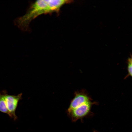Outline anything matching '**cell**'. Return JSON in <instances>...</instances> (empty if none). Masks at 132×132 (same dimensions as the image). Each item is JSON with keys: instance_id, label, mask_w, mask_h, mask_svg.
Wrapping results in <instances>:
<instances>
[{"instance_id": "obj_2", "label": "cell", "mask_w": 132, "mask_h": 132, "mask_svg": "<svg viewBox=\"0 0 132 132\" xmlns=\"http://www.w3.org/2000/svg\"><path fill=\"white\" fill-rule=\"evenodd\" d=\"M97 104L96 102L89 101L76 108L68 110V114L73 121L78 120H82L84 118L93 115L91 108L93 105Z\"/></svg>"}, {"instance_id": "obj_6", "label": "cell", "mask_w": 132, "mask_h": 132, "mask_svg": "<svg viewBox=\"0 0 132 132\" xmlns=\"http://www.w3.org/2000/svg\"><path fill=\"white\" fill-rule=\"evenodd\" d=\"M132 58H128V60L127 70L128 76H132Z\"/></svg>"}, {"instance_id": "obj_4", "label": "cell", "mask_w": 132, "mask_h": 132, "mask_svg": "<svg viewBox=\"0 0 132 132\" xmlns=\"http://www.w3.org/2000/svg\"><path fill=\"white\" fill-rule=\"evenodd\" d=\"M90 100H91V99L86 94L77 93L72 100L68 110L74 109Z\"/></svg>"}, {"instance_id": "obj_3", "label": "cell", "mask_w": 132, "mask_h": 132, "mask_svg": "<svg viewBox=\"0 0 132 132\" xmlns=\"http://www.w3.org/2000/svg\"><path fill=\"white\" fill-rule=\"evenodd\" d=\"M22 94L13 95L5 94L6 103L7 109L10 113V117L14 120L17 119L15 111L19 101L21 99Z\"/></svg>"}, {"instance_id": "obj_7", "label": "cell", "mask_w": 132, "mask_h": 132, "mask_svg": "<svg viewBox=\"0 0 132 132\" xmlns=\"http://www.w3.org/2000/svg\"><path fill=\"white\" fill-rule=\"evenodd\" d=\"M93 132H98V131H96L95 130H94L93 131Z\"/></svg>"}, {"instance_id": "obj_5", "label": "cell", "mask_w": 132, "mask_h": 132, "mask_svg": "<svg viewBox=\"0 0 132 132\" xmlns=\"http://www.w3.org/2000/svg\"><path fill=\"white\" fill-rule=\"evenodd\" d=\"M5 94H1L0 93V111L6 113L10 117L6 103Z\"/></svg>"}, {"instance_id": "obj_1", "label": "cell", "mask_w": 132, "mask_h": 132, "mask_svg": "<svg viewBox=\"0 0 132 132\" xmlns=\"http://www.w3.org/2000/svg\"><path fill=\"white\" fill-rule=\"evenodd\" d=\"M73 1L66 0L36 1L31 4L24 15L14 20V23L22 31H29V24L33 20L41 15L58 13L63 6Z\"/></svg>"}]
</instances>
